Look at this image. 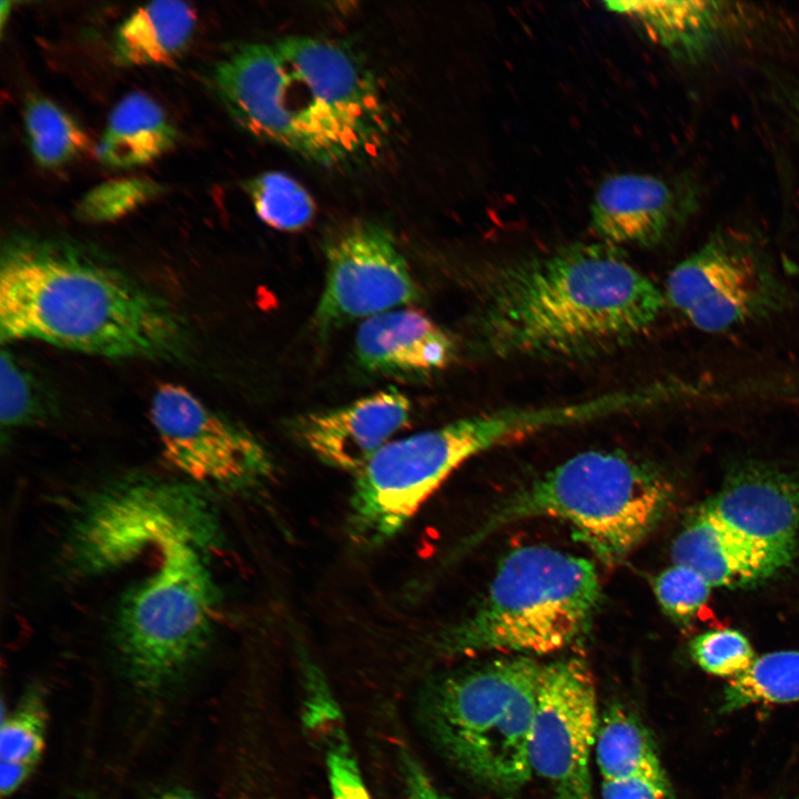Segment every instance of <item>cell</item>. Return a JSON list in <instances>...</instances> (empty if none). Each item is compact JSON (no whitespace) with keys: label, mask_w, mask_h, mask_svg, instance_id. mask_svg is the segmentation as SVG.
Wrapping results in <instances>:
<instances>
[{"label":"cell","mask_w":799,"mask_h":799,"mask_svg":"<svg viewBox=\"0 0 799 799\" xmlns=\"http://www.w3.org/2000/svg\"><path fill=\"white\" fill-rule=\"evenodd\" d=\"M0 340L112 360L176 362L191 350L184 317L113 260L74 240L29 232L1 245Z\"/></svg>","instance_id":"obj_1"},{"label":"cell","mask_w":799,"mask_h":799,"mask_svg":"<svg viewBox=\"0 0 799 799\" xmlns=\"http://www.w3.org/2000/svg\"><path fill=\"white\" fill-rule=\"evenodd\" d=\"M666 302L618 246L574 243L489 270L477 332L498 357L585 361L637 341Z\"/></svg>","instance_id":"obj_2"},{"label":"cell","mask_w":799,"mask_h":799,"mask_svg":"<svg viewBox=\"0 0 799 799\" xmlns=\"http://www.w3.org/2000/svg\"><path fill=\"white\" fill-rule=\"evenodd\" d=\"M211 82L243 130L321 165L370 154L390 130L373 74L331 40L290 36L236 45L215 63Z\"/></svg>","instance_id":"obj_3"},{"label":"cell","mask_w":799,"mask_h":799,"mask_svg":"<svg viewBox=\"0 0 799 799\" xmlns=\"http://www.w3.org/2000/svg\"><path fill=\"white\" fill-rule=\"evenodd\" d=\"M600 413L594 398L506 407L388 442L355 474L348 534L360 546H378L471 457L546 429L596 421Z\"/></svg>","instance_id":"obj_4"},{"label":"cell","mask_w":799,"mask_h":799,"mask_svg":"<svg viewBox=\"0 0 799 799\" xmlns=\"http://www.w3.org/2000/svg\"><path fill=\"white\" fill-rule=\"evenodd\" d=\"M671 500V485L649 465L623 453L583 452L499 503L459 550L513 523L549 517L615 565L656 528Z\"/></svg>","instance_id":"obj_5"},{"label":"cell","mask_w":799,"mask_h":799,"mask_svg":"<svg viewBox=\"0 0 799 799\" xmlns=\"http://www.w3.org/2000/svg\"><path fill=\"white\" fill-rule=\"evenodd\" d=\"M601 597L594 564L545 546L513 549L478 607L439 636L451 655L559 651L589 629Z\"/></svg>","instance_id":"obj_6"},{"label":"cell","mask_w":799,"mask_h":799,"mask_svg":"<svg viewBox=\"0 0 799 799\" xmlns=\"http://www.w3.org/2000/svg\"><path fill=\"white\" fill-rule=\"evenodd\" d=\"M544 661L513 655L435 681L426 725L444 755L487 789L514 796L532 778L528 736Z\"/></svg>","instance_id":"obj_7"},{"label":"cell","mask_w":799,"mask_h":799,"mask_svg":"<svg viewBox=\"0 0 799 799\" xmlns=\"http://www.w3.org/2000/svg\"><path fill=\"white\" fill-rule=\"evenodd\" d=\"M155 569L122 596L113 640L132 680L160 689L182 675L208 647L219 616L220 594L209 554L172 538L156 547Z\"/></svg>","instance_id":"obj_8"},{"label":"cell","mask_w":799,"mask_h":799,"mask_svg":"<svg viewBox=\"0 0 799 799\" xmlns=\"http://www.w3.org/2000/svg\"><path fill=\"white\" fill-rule=\"evenodd\" d=\"M203 488L191 482L134 477L97 493L75 517L67 559L82 576L120 568L172 538L214 550L221 526Z\"/></svg>","instance_id":"obj_9"},{"label":"cell","mask_w":799,"mask_h":799,"mask_svg":"<svg viewBox=\"0 0 799 799\" xmlns=\"http://www.w3.org/2000/svg\"><path fill=\"white\" fill-rule=\"evenodd\" d=\"M666 301L697 328L721 332L770 317L790 304V291L751 244L718 233L667 279Z\"/></svg>","instance_id":"obj_10"},{"label":"cell","mask_w":799,"mask_h":799,"mask_svg":"<svg viewBox=\"0 0 799 799\" xmlns=\"http://www.w3.org/2000/svg\"><path fill=\"white\" fill-rule=\"evenodd\" d=\"M150 419L165 462L195 485L242 492L264 484L274 471L255 435L181 385L156 390Z\"/></svg>","instance_id":"obj_11"},{"label":"cell","mask_w":799,"mask_h":799,"mask_svg":"<svg viewBox=\"0 0 799 799\" xmlns=\"http://www.w3.org/2000/svg\"><path fill=\"white\" fill-rule=\"evenodd\" d=\"M600 721L594 675L586 661H544L528 736L532 775L554 799H591L590 759Z\"/></svg>","instance_id":"obj_12"},{"label":"cell","mask_w":799,"mask_h":799,"mask_svg":"<svg viewBox=\"0 0 799 799\" xmlns=\"http://www.w3.org/2000/svg\"><path fill=\"white\" fill-rule=\"evenodd\" d=\"M325 260L324 286L313 315L321 332L422 297L393 234L381 224L356 221L346 225L327 243Z\"/></svg>","instance_id":"obj_13"},{"label":"cell","mask_w":799,"mask_h":799,"mask_svg":"<svg viewBox=\"0 0 799 799\" xmlns=\"http://www.w3.org/2000/svg\"><path fill=\"white\" fill-rule=\"evenodd\" d=\"M699 509L761 552L778 569L793 558L799 530V482L763 464L732 471Z\"/></svg>","instance_id":"obj_14"},{"label":"cell","mask_w":799,"mask_h":799,"mask_svg":"<svg viewBox=\"0 0 799 799\" xmlns=\"http://www.w3.org/2000/svg\"><path fill=\"white\" fill-rule=\"evenodd\" d=\"M411 412L408 397L388 387L344 406L304 414L291 428L323 463L355 475L408 424Z\"/></svg>","instance_id":"obj_15"},{"label":"cell","mask_w":799,"mask_h":799,"mask_svg":"<svg viewBox=\"0 0 799 799\" xmlns=\"http://www.w3.org/2000/svg\"><path fill=\"white\" fill-rule=\"evenodd\" d=\"M457 345L424 313L401 307L363 321L355 335V357L366 372L392 376L427 375L448 366Z\"/></svg>","instance_id":"obj_16"},{"label":"cell","mask_w":799,"mask_h":799,"mask_svg":"<svg viewBox=\"0 0 799 799\" xmlns=\"http://www.w3.org/2000/svg\"><path fill=\"white\" fill-rule=\"evenodd\" d=\"M676 216L675 195L663 180L637 173L609 176L590 205L594 232L615 246H654L670 231Z\"/></svg>","instance_id":"obj_17"},{"label":"cell","mask_w":799,"mask_h":799,"mask_svg":"<svg viewBox=\"0 0 799 799\" xmlns=\"http://www.w3.org/2000/svg\"><path fill=\"white\" fill-rule=\"evenodd\" d=\"M672 564L688 566L714 586H746L778 568L752 545L705 515L689 517L670 549Z\"/></svg>","instance_id":"obj_18"},{"label":"cell","mask_w":799,"mask_h":799,"mask_svg":"<svg viewBox=\"0 0 799 799\" xmlns=\"http://www.w3.org/2000/svg\"><path fill=\"white\" fill-rule=\"evenodd\" d=\"M175 141L176 131L163 109L145 93L131 92L109 114L95 155L110 168H134L162 156Z\"/></svg>","instance_id":"obj_19"},{"label":"cell","mask_w":799,"mask_h":799,"mask_svg":"<svg viewBox=\"0 0 799 799\" xmlns=\"http://www.w3.org/2000/svg\"><path fill=\"white\" fill-rule=\"evenodd\" d=\"M195 26L196 13L189 3H146L118 27L112 51L114 61L124 67L169 63L184 50Z\"/></svg>","instance_id":"obj_20"},{"label":"cell","mask_w":799,"mask_h":799,"mask_svg":"<svg viewBox=\"0 0 799 799\" xmlns=\"http://www.w3.org/2000/svg\"><path fill=\"white\" fill-rule=\"evenodd\" d=\"M304 722L321 747L332 799H372L345 730L344 718L318 668L304 664Z\"/></svg>","instance_id":"obj_21"},{"label":"cell","mask_w":799,"mask_h":799,"mask_svg":"<svg viewBox=\"0 0 799 799\" xmlns=\"http://www.w3.org/2000/svg\"><path fill=\"white\" fill-rule=\"evenodd\" d=\"M606 7L630 17L654 41L682 57L701 53L715 40L724 14L714 1H610Z\"/></svg>","instance_id":"obj_22"},{"label":"cell","mask_w":799,"mask_h":799,"mask_svg":"<svg viewBox=\"0 0 799 799\" xmlns=\"http://www.w3.org/2000/svg\"><path fill=\"white\" fill-rule=\"evenodd\" d=\"M595 758L601 780L664 769L648 730L620 705L600 716Z\"/></svg>","instance_id":"obj_23"},{"label":"cell","mask_w":799,"mask_h":799,"mask_svg":"<svg viewBox=\"0 0 799 799\" xmlns=\"http://www.w3.org/2000/svg\"><path fill=\"white\" fill-rule=\"evenodd\" d=\"M793 701H799V650H780L756 657L746 671L729 679L720 711Z\"/></svg>","instance_id":"obj_24"},{"label":"cell","mask_w":799,"mask_h":799,"mask_svg":"<svg viewBox=\"0 0 799 799\" xmlns=\"http://www.w3.org/2000/svg\"><path fill=\"white\" fill-rule=\"evenodd\" d=\"M23 124L30 152L42 168L54 169L69 163L90 143L79 123L44 97L32 95L27 100Z\"/></svg>","instance_id":"obj_25"},{"label":"cell","mask_w":799,"mask_h":799,"mask_svg":"<svg viewBox=\"0 0 799 799\" xmlns=\"http://www.w3.org/2000/svg\"><path fill=\"white\" fill-rule=\"evenodd\" d=\"M256 215L267 225L282 231L305 227L314 216L310 193L282 172H265L245 184Z\"/></svg>","instance_id":"obj_26"},{"label":"cell","mask_w":799,"mask_h":799,"mask_svg":"<svg viewBox=\"0 0 799 799\" xmlns=\"http://www.w3.org/2000/svg\"><path fill=\"white\" fill-rule=\"evenodd\" d=\"M51 396L36 376L9 351H1L0 419L12 431L47 422L54 415Z\"/></svg>","instance_id":"obj_27"},{"label":"cell","mask_w":799,"mask_h":799,"mask_svg":"<svg viewBox=\"0 0 799 799\" xmlns=\"http://www.w3.org/2000/svg\"><path fill=\"white\" fill-rule=\"evenodd\" d=\"M47 714L40 695L28 694L19 706L2 719L0 763H18L36 768L45 737Z\"/></svg>","instance_id":"obj_28"},{"label":"cell","mask_w":799,"mask_h":799,"mask_svg":"<svg viewBox=\"0 0 799 799\" xmlns=\"http://www.w3.org/2000/svg\"><path fill=\"white\" fill-rule=\"evenodd\" d=\"M161 192V186L145 178H121L105 181L87 192L75 206V214L87 222H110L134 211Z\"/></svg>","instance_id":"obj_29"},{"label":"cell","mask_w":799,"mask_h":799,"mask_svg":"<svg viewBox=\"0 0 799 799\" xmlns=\"http://www.w3.org/2000/svg\"><path fill=\"white\" fill-rule=\"evenodd\" d=\"M689 651L694 661L706 672L729 677L746 671L756 659L747 637L736 629H712L692 638Z\"/></svg>","instance_id":"obj_30"},{"label":"cell","mask_w":799,"mask_h":799,"mask_svg":"<svg viewBox=\"0 0 799 799\" xmlns=\"http://www.w3.org/2000/svg\"><path fill=\"white\" fill-rule=\"evenodd\" d=\"M656 598L675 623L686 626L707 603L711 585L692 568L672 564L654 581Z\"/></svg>","instance_id":"obj_31"},{"label":"cell","mask_w":799,"mask_h":799,"mask_svg":"<svg viewBox=\"0 0 799 799\" xmlns=\"http://www.w3.org/2000/svg\"><path fill=\"white\" fill-rule=\"evenodd\" d=\"M601 799H675L664 769L601 780Z\"/></svg>","instance_id":"obj_32"},{"label":"cell","mask_w":799,"mask_h":799,"mask_svg":"<svg viewBox=\"0 0 799 799\" xmlns=\"http://www.w3.org/2000/svg\"><path fill=\"white\" fill-rule=\"evenodd\" d=\"M400 762L404 799H447L409 751L405 749L400 751Z\"/></svg>","instance_id":"obj_33"},{"label":"cell","mask_w":799,"mask_h":799,"mask_svg":"<svg viewBox=\"0 0 799 799\" xmlns=\"http://www.w3.org/2000/svg\"><path fill=\"white\" fill-rule=\"evenodd\" d=\"M34 769L18 763H0V790L2 796L14 792Z\"/></svg>","instance_id":"obj_34"},{"label":"cell","mask_w":799,"mask_h":799,"mask_svg":"<svg viewBox=\"0 0 799 799\" xmlns=\"http://www.w3.org/2000/svg\"><path fill=\"white\" fill-rule=\"evenodd\" d=\"M152 799H195V798L188 792L173 790V791L163 792Z\"/></svg>","instance_id":"obj_35"},{"label":"cell","mask_w":799,"mask_h":799,"mask_svg":"<svg viewBox=\"0 0 799 799\" xmlns=\"http://www.w3.org/2000/svg\"><path fill=\"white\" fill-rule=\"evenodd\" d=\"M10 6H11V2H6V1H2V2H1V8H0V22H1V28H2V29L4 28V21H6L7 17H8V14L10 13Z\"/></svg>","instance_id":"obj_36"}]
</instances>
